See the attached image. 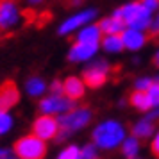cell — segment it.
Masks as SVG:
<instances>
[{
    "instance_id": "obj_1",
    "label": "cell",
    "mask_w": 159,
    "mask_h": 159,
    "mask_svg": "<svg viewBox=\"0 0 159 159\" xmlns=\"http://www.w3.org/2000/svg\"><path fill=\"white\" fill-rule=\"evenodd\" d=\"M127 138L125 125L118 120H104L93 129V143L100 150H115Z\"/></svg>"
},
{
    "instance_id": "obj_2",
    "label": "cell",
    "mask_w": 159,
    "mask_h": 159,
    "mask_svg": "<svg viewBox=\"0 0 159 159\" xmlns=\"http://www.w3.org/2000/svg\"><path fill=\"white\" fill-rule=\"evenodd\" d=\"M115 15L122 18L125 27H132V29H139V30L148 29L152 23V18H154L150 11L141 4V0L123 4L120 9L115 11Z\"/></svg>"
},
{
    "instance_id": "obj_3",
    "label": "cell",
    "mask_w": 159,
    "mask_h": 159,
    "mask_svg": "<svg viewBox=\"0 0 159 159\" xmlns=\"http://www.w3.org/2000/svg\"><path fill=\"white\" fill-rule=\"evenodd\" d=\"M91 122V111L88 107H73L68 113L59 118V123L63 129L59 130V136L66 138L70 132H77V130L84 129L88 123Z\"/></svg>"
},
{
    "instance_id": "obj_4",
    "label": "cell",
    "mask_w": 159,
    "mask_h": 159,
    "mask_svg": "<svg viewBox=\"0 0 159 159\" xmlns=\"http://www.w3.org/2000/svg\"><path fill=\"white\" fill-rule=\"evenodd\" d=\"M15 154L20 159H43L47 154V143H45V139H41L32 132L16 141Z\"/></svg>"
},
{
    "instance_id": "obj_5",
    "label": "cell",
    "mask_w": 159,
    "mask_h": 159,
    "mask_svg": "<svg viewBox=\"0 0 159 159\" xmlns=\"http://www.w3.org/2000/svg\"><path fill=\"white\" fill-rule=\"evenodd\" d=\"M70 109H73V100L65 93H48V97H43V100H39L41 115H65Z\"/></svg>"
},
{
    "instance_id": "obj_6",
    "label": "cell",
    "mask_w": 159,
    "mask_h": 159,
    "mask_svg": "<svg viewBox=\"0 0 159 159\" xmlns=\"http://www.w3.org/2000/svg\"><path fill=\"white\" fill-rule=\"evenodd\" d=\"M109 65L106 61H102V59H91V63L86 66V70H84V75H82V79L86 82V86L89 88H98L102 86L109 77Z\"/></svg>"
},
{
    "instance_id": "obj_7",
    "label": "cell",
    "mask_w": 159,
    "mask_h": 159,
    "mask_svg": "<svg viewBox=\"0 0 159 159\" xmlns=\"http://www.w3.org/2000/svg\"><path fill=\"white\" fill-rule=\"evenodd\" d=\"M95 16H97V11H95V9H82V11H77L75 15L68 16L65 22L59 25V34L68 36V34L77 32V30L82 29L84 25L93 22Z\"/></svg>"
},
{
    "instance_id": "obj_8",
    "label": "cell",
    "mask_w": 159,
    "mask_h": 159,
    "mask_svg": "<svg viewBox=\"0 0 159 159\" xmlns=\"http://www.w3.org/2000/svg\"><path fill=\"white\" fill-rule=\"evenodd\" d=\"M59 130H61V123H59L57 118H54L52 115L38 116L34 120V125H32V132L36 136H39L41 139H45V141L57 138Z\"/></svg>"
},
{
    "instance_id": "obj_9",
    "label": "cell",
    "mask_w": 159,
    "mask_h": 159,
    "mask_svg": "<svg viewBox=\"0 0 159 159\" xmlns=\"http://www.w3.org/2000/svg\"><path fill=\"white\" fill-rule=\"evenodd\" d=\"M22 13L15 0H0V29L9 30L20 22Z\"/></svg>"
},
{
    "instance_id": "obj_10",
    "label": "cell",
    "mask_w": 159,
    "mask_h": 159,
    "mask_svg": "<svg viewBox=\"0 0 159 159\" xmlns=\"http://www.w3.org/2000/svg\"><path fill=\"white\" fill-rule=\"evenodd\" d=\"M100 48V43H82V41H75L72 48L68 52V59L72 63H88L97 56V52Z\"/></svg>"
},
{
    "instance_id": "obj_11",
    "label": "cell",
    "mask_w": 159,
    "mask_h": 159,
    "mask_svg": "<svg viewBox=\"0 0 159 159\" xmlns=\"http://www.w3.org/2000/svg\"><path fill=\"white\" fill-rule=\"evenodd\" d=\"M122 41H123V47L130 52H136V50H141L147 43V36H145L143 30L139 29H132V27H125L122 32Z\"/></svg>"
},
{
    "instance_id": "obj_12",
    "label": "cell",
    "mask_w": 159,
    "mask_h": 159,
    "mask_svg": "<svg viewBox=\"0 0 159 159\" xmlns=\"http://www.w3.org/2000/svg\"><path fill=\"white\" fill-rule=\"evenodd\" d=\"M84 91H86V82L84 79H80V77H68L65 79L63 82V93L68 97V98H72V100H79L84 97Z\"/></svg>"
},
{
    "instance_id": "obj_13",
    "label": "cell",
    "mask_w": 159,
    "mask_h": 159,
    "mask_svg": "<svg viewBox=\"0 0 159 159\" xmlns=\"http://www.w3.org/2000/svg\"><path fill=\"white\" fill-rule=\"evenodd\" d=\"M75 41H82V43H100L102 38H104V32H102L100 25L97 23H88L82 29H79L75 32Z\"/></svg>"
},
{
    "instance_id": "obj_14",
    "label": "cell",
    "mask_w": 159,
    "mask_h": 159,
    "mask_svg": "<svg viewBox=\"0 0 159 159\" xmlns=\"http://www.w3.org/2000/svg\"><path fill=\"white\" fill-rule=\"evenodd\" d=\"M20 100V93H18V88L13 82L4 84L0 89V109L9 111L11 107H15L16 102Z\"/></svg>"
},
{
    "instance_id": "obj_15",
    "label": "cell",
    "mask_w": 159,
    "mask_h": 159,
    "mask_svg": "<svg viewBox=\"0 0 159 159\" xmlns=\"http://www.w3.org/2000/svg\"><path fill=\"white\" fill-rule=\"evenodd\" d=\"M100 29L104 34H122L123 29H125V23H123V20L120 18V16H107V18H102L100 20Z\"/></svg>"
},
{
    "instance_id": "obj_16",
    "label": "cell",
    "mask_w": 159,
    "mask_h": 159,
    "mask_svg": "<svg viewBox=\"0 0 159 159\" xmlns=\"http://www.w3.org/2000/svg\"><path fill=\"white\" fill-rule=\"evenodd\" d=\"M100 47L107 54H120L125 48L122 41V34H104L100 41Z\"/></svg>"
},
{
    "instance_id": "obj_17",
    "label": "cell",
    "mask_w": 159,
    "mask_h": 159,
    "mask_svg": "<svg viewBox=\"0 0 159 159\" xmlns=\"http://www.w3.org/2000/svg\"><path fill=\"white\" fill-rule=\"evenodd\" d=\"M47 89H48V84H47L41 77H30V79L25 82V91H27V95H29V97H34V98L45 97Z\"/></svg>"
},
{
    "instance_id": "obj_18",
    "label": "cell",
    "mask_w": 159,
    "mask_h": 159,
    "mask_svg": "<svg viewBox=\"0 0 159 159\" xmlns=\"http://www.w3.org/2000/svg\"><path fill=\"white\" fill-rule=\"evenodd\" d=\"M132 134L139 139H148L150 136H154V120H150L148 116L139 120V122L134 123V129H132Z\"/></svg>"
},
{
    "instance_id": "obj_19",
    "label": "cell",
    "mask_w": 159,
    "mask_h": 159,
    "mask_svg": "<svg viewBox=\"0 0 159 159\" xmlns=\"http://www.w3.org/2000/svg\"><path fill=\"white\" fill-rule=\"evenodd\" d=\"M139 148H141V145H139V138H136L134 134H132V136H127L125 139H123V143H122V154L127 159L138 157Z\"/></svg>"
},
{
    "instance_id": "obj_20",
    "label": "cell",
    "mask_w": 159,
    "mask_h": 159,
    "mask_svg": "<svg viewBox=\"0 0 159 159\" xmlns=\"http://www.w3.org/2000/svg\"><path fill=\"white\" fill-rule=\"evenodd\" d=\"M130 104L136 109H139V111H148L152 107L147 93L145 91H139V89H134V93L130 95Z\"/></svg>"
},
{
    "instance_id": "obj_21",
    "label": "cell",
    "mask_w": 159,
    "mask_h": 159,
    "mask_svg": "<svg viewBox=\"0 0 159 159\" xmlns=\"http://www.w3.org/2000/svg\"><path fill=\"white\" fill-rule=\"evenodd\" d=\"M13 125H15V120H13V116L9 115V111L0 109V136L7 134L9 130L13 129Z\"/></svg>"
},
{
    "instance_id": "obj_22",
    "label": "cell",
    "mask_w": 159,
    "mask_h": 159,
    "mask_svg": "<svg viewBox=\"0 0 159 159\" xmlns=\"http://www.w3.org/2000/svg\"><path fill=\"white\" fill-rule=\"evenodd\" d=\"M145 93H147V97H148L152 107H157L159 106V79L154 80V82L150 84V88H148Z\"/></svg>"
},
{
    "instance_id": "obj_23",
    "label": "cell",
    "mask_w": 159,
    "mask_h": 159,
    "mask_svg": "<svg viewBox=\"0 0 159 159\" xmlns=\"http://www.w3.org/2000/svg\"><path fill=\"white\" fill-rule=\"evenodd\" d=\"M57 159H80V148L75 145H68L59 152Z\"/></svg>"
},
{
    "instance_id": "obj_24",
    "label": "cell",
    "mask_w": 159,
    "mask_h": 159,
    "mask_svg": "<svg viewBox=\"0 0 159 159\" xmlns=\"http://www.w3.org/2000/svg\"><path fill=\"white\" fill-rule=\"evenodd\" d=\"M80 159H98V147L95 143H88L80 148Z\"/></svg>"
},
{
    "instance_id": "obj_25",
    "label": "cell",
    "mask_w": 159,
    "mask_h": 159,
    "mask_svg": "<svg viewBox=\"0 0 159 159\" xmlns=\"http://www.w3.org/2000/svg\"><path fill=\"white\" fill-rule=\"evenodd\" d=\"M152 82H154V79H150V77H139V79L134 80V89H139V91H147V89L150 88Z\"/></svg>"
},
{
    "instance_id": "obj_26",
    "label": "cell",
    "mask_w": 159,
    "mask_h": 159,
    "mask_svg": "<svg viewBox=\"0 0 159 159\" xmlns=\"http://www.w3.org/2000/svg\"><path fill=\"white\" fill-rule=\"evenodd\" d=\"M141 4H143L150 13H157L159 11V0H141Z\"/></svg>"
},
{
    "instance_id": "obj_27",
    "label": "cell",
    "mask_w": 159,
    "mask_h": 159,
    "mask_svg": "<svg viewBox=\"0 0 159 159\" xmlns=\"http://www.w3.org/2000/svg\"><path fill=\"white\" fill-rule=\"evenodd\" d=\"M150 147H152V152H154L156 156H159V129L156 130V132H154V136H152Z\"/></svg>"
},
{
    "instance_id": "obj_28",
    "label": "cell",
    "mask_w": 159,
    "mask_h": 159,
    "mask_svg": "<svg viewBox=\"0 0 159 159\" xmlns=\"http://www.w3.org/2000/svg\"><path fill=\"white\" fill-rule=\"evenodd\" d=\"M148 29H150L152 34H159V11H157V15L152 18V23H150Z\"/></svg>"
},
{
    "instance_id": "obj_29",
    "label": "cell",
    "mask_w": 159,
    "mask_h": 159,
    "mask_svg": "<svg viewBox=\"0 0 159 159\" xmlns=\"http://www.w3.org/2000/svg\"><path fill=\"white\" fill-rule=\"evenodd\" d=\"M48 89H50V93H63V82L54 80L50 86H48Z\"/></svg>"
},
{
    "instance_id": "obj_30",
    "label": "cell",
    "mask_w": 159,
    "mask_h": 159,
    "mask_svg": "<svg viewBox=\"0 0 159 159\" xmlns=\"http://www.w3.org/2000/svg\"><path fill=\"white\" fill-rule=\"evenodd\" d=\"M147 116H148L150 120H157V118H159V106H157V107H150V109H148V115H147Z\"/></svg>"
},
{
    "instance_id": "obj_31",
    "label": "cell",
    "mask_w": 159,
    "mask_h": 159,
    "mask_svg": "<svg viewBox=\"0 0 159 159\" xmlns=\"http://www.w3.org/2000/svg\"><path fill=\"white\" fill-rule=\"evenodd\" d=\"M7 156H11V154H9V150H7V148H0V159L7 157Z\"/></svg>"
},
{
    "instance_id": "obj_32",
    "label": "cell",
    "mask_w": 159,
    "mask_h": 159,
    "mask_svg": "<svg viewBox=\"0 0 159 159\" xmlns=\"http://www.w3.org/2000/svg\"><path fill=\"white\" fill-rule=\"evenodd\" d=\"M45 0H29V4L30 6H39V4H43Z\"/></svg>"
},
{
    "instance_id": "obj_33",
    "label": "cell",
    "mask_w": 159,
    "mask_h": 159,
    "mask_svg": "<svg viewBox=\"0 0 159 159\" xmlns=\"http://www.w3.org/2000/svg\"><path fill=\"white\" fill-rule=\"evenodd\" d=\"M156 65H157V66H159V50H157V52H156Z\"/></svg>"
},
{
    "instance_id": "obj_34",
    "label": "cell",
    "mask_w": 159,
    "mask_h": 159,
    "mask_svg": "<svg viewBox=\"0 0 159 159\" xmlns=\"http://www.w3.org/2000/svg\"><path fill=\"white\" fill-rule=\"evenodd\" d=\"M4 159H20V157H11V156H7V157H4Z\"/></svg>"
},
{
    "instance_id": "obj_35",
    "label": "cell",
    "mask_w": 159,
    "mask_h": 159,
    "mask_svg": "<svg viewBox=\"0 0 159 159\" xmlns=\"http://www.w3.org/2000/svg\"><path fill=\"white\" fill-rule=\"evenodd\" d=\"M132 159H139V157H132Z\"/></svg>"
}]
</instances>
